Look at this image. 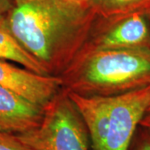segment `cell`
Returning a JSON list of instances; mask_svg holds the SVG:
<instances>
[{
  "label": "cell",
  "instance_id": "obj_1",
  "mask_svg": "<svg viewBox=\"0 0 150 150\" xmlns=\"http://www.w3.org/2000/svg\"><path fill=\"white\" fill-rule=\"evenodd\" d=\"M87 8L69 0H13L5 20L17 41L50 72L86 28Z\"/></svg>",
  "mask_w": 150,
  "mask_h": 150
},
{
  "label": "cell",
  "instance_id": "obj_2",
  "mask_svg": "<svg viewBox=\"0 0 150 150\" xmlns=\"http://www.w3.org/2000/svg\"><path fill=\"white\" fill-rule=\"evenodd\" d=\"M74 74L73 90L83 95L113 96L150 83V47L95 48Z\"/></svg>",
  "mask_w": 150,
  "mask_h": 150
},
{
  "label": "cell",
  "instance_id": "obj_3",
  "mask_svg": "<svg viewBox=\"0 0 150 150\" xmlns=\"http://www.w3.org/2000/svg\"><path fill=\"white\" fill-rule=\"evenodd\" d=\"M17 136L33 150H88L84 122L68 94H57L44 108L39 126Z\"/></svg>",
  "mask_w": 150,
  "mask_h": 150
},
{
  "label": "cell",
  "instance_id": "obj_4",
  "mask_svg": "<svg viewBox=\"0 0 150 150\" xmlns=\"http://www.w3.org/2000/svg\"><path fill=\"white\" fill-rule=\"evenodd\" d=\"M149 105L150 83L111 96L109 123L101 150H129Z\"/></svg>",
  "mask_w": 150,
  "mask_h": 150
},
{
  "label": "cell",
  "instance_id": "obj_5",
  "mask_svg": "<svg viewBox=\"0 0 150 150\" xmlns=\"http://www.w3.org/2000/svg\"><path fill=\"white\" fill-rule=\"evenodd\" d=\"M62 83L60 78L38 74L0 59V85L38 105L45 108L58 94Z\"/></svg>",
  "mask_w": 150,
  "mask_h": 150
},
{
  "label": "cell",
  "instance_id": "obj_6",
  "mask_svg": "<svg viewBox=\"0 0 150 150\" xmlns=\"http://www.w3.org/2000/svg\"><path fill=\"white\" fill-rule=\"evenodd\" d=\"M44 107L0 85V131L20 134L39 126Z\"/></svg>",
  "mask_w": 150,
  "mask_h": 150
},
{
  "label": "cell",
  "instance_id": "obj_7",
  "mask_svg": "<svg viewBox=\"0 0 150 150\" xmlns=\"http://www.w3.org/2000/svg\"><path fill=\"white\" fill-rule=\"evenodd\" d=\"M149 28L141 11H136L123 18L118 23L103 34L97 48H135L148 46Z\"/></svg>",
  "mask_w": 150,
  "mask_h": 150
},
{
  "label": "cell",
  "instance_id": "obj_8",
  "mask_svg": "<svg viewBox=\"0 0 150 150\" xmlns=\"http://www.w3.org/2000/svg\"><path fill=\"white\" fill-rule=\"evenodd\" d=\"M0 59L37 73L48 75L49 70L30 54L13 36L7 25L5 17H0Z\"/></svg>",
  "mask_w": 150,
  "mask_h": 150
},
{
  "label": "cell",
  "instance_id": "obj_9",
  "mask_svg": "<svg viewBox=\"0 0 150 150\" xmlns=\"http://www.w3.org/2000/svg\"><path fill=\"white\" fill-rule=\"evenodd\" d=\"M107 14H129L150 5V0H89L88 5Z\"/></svg>",
  "mask_w": 150,
  "mask_h": 150
},
{
  "label": "cell",
  "instance_id": "obj_10",
  "mask_svg": "<svg viewBox=\"0 0 150 150\" xmlns=\"http://www.w3.org/2000/svg\"><path fill=\"white\" fill-rule=\"evenodd\" d=\"M0 150H33L16 134L0 131Z\"/></svg>",
  "mask_w": 150,
  "mask_h": 150
},
{
  "label": "cell",
  "instance_id": "obj_11",
  "mask_svg": "<svg viewBox=\"0 0 150 150\" xmlns=\"http://www.w3.org/2000/svg\"><path fill=\"white\" fill-rule=\"evenodd\" d=\"M129 150H150V133L142 129V131L138 134L134 147L130 146Z\"/></svg>",
  "mask_w": 150,
  "mask_h": 150
},
{
  "label": "cell",
  "instance_id": "obj_12",
  "mask_svg": "<svg viewBox=\"0 0 150 150\" xmlns=\"http://www.w3.org/2000/svg\"><path fill=\"white\" fill-rule=\"evenodd\" d=\"M139 126L142 129H145L150 133V105L146 109L144 114L140 121Z\"/></svg>",
  "mask_w": 150,
  "mask_h": 150
},
{
  "label": "cell",
  "instance_id": "obj_13",
  "mask_svg": "<svg viewBox=\"0 0 150 150\" xmlns=\"http://www.w3.org/2000/svg\"><path fill=\"white\" fill-rule=\"evenodd\" d=\"M13 0H0V17H5L13 4Z\"/></svg>",
  "mask_w": 150,
  "mask_h": 150
},
{
  "label": "cell",
  "instance_id": "obj_14",
  "mask_svg": "<svg viewBox=\"0 0 150 150\" xmlns=\"http://www.w3.org/2000/svg\"><path fill=\"white\" fill-rule=\"evenodd\" d=\"M69 1H72L74 3L79 4H81V5L88 6V1L89 0H69Z\"/></svg>",
  "mask_w": 150,
  "mask_h": 150
},
{
  "label": "cell",
  "instance_id": "obj_15",
  "mask_svg": "<svg viewBox=\"0 0 150 150\" xmlns=\"http://www.w3.org/2000/svg\"><path fill=\"white\" fill-rule=\"evenodd\" d=\"M149 16H150V12H149Z\"/></svg>",
  "mask_w": 150,
  "mask_h": 150
}]
</instances>
